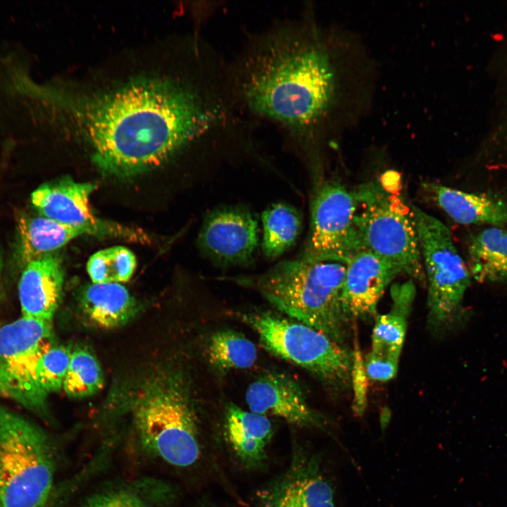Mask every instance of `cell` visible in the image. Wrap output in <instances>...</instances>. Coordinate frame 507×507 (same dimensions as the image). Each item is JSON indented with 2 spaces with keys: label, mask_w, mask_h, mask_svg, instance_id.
Here are the masks:
<instances>
[{
  "label": "cell",
  "mask_w": 507,
  "mask_h": 507,
  "mask_svg": "<svg viewBox=\"0 0 507 507\" xmlns=\"http://www.w3.org/2000/svg\"><path fill=\"white\" fill-rule=\"evenodd\" d=\"M229 67L244 115L310 156L367 115L377 77L360 37L310 9L251 35Z\"/></svg>",
  "instance_id": "6da1fadb"
},
{
  "label": "cell",
  "mask_w": 507,
  "mask_h": 507,
  "mask_svg": "<svg viewBox=\"0 0 507 507\" xmlns=\"http://www.w3.org/2000/svg\"><path fill=\"white\" fill-rule=\"evenodd\" d=\"M75 113L96 165L119 177L153 169L194 145L224 154L246 145L254 130L228 62L215 49L192 78L135 80L80 101Z\"/></svg>",
  "instance_id": "7a4b0ae2"
},
{
  "label": "cell",
  "mask_w": 507,
  "mask_h": 507,
  "mask_svg": "<svg viewBox=\"0 0 507 507\" xmlns=\"http://www.w3.org/2000/svg\"><path fill=\"white\" fill-rule=\"evenodd\" d=\"M346 265L339 261L299 258L234 281L255 289L289 318L345 345L352 318L343 300Z\"/></svg>",
  "instance_id": "3957f363"
},
{
  "label": "cell",
  "mask_w": 507,
  "mask_h": 507,
  "mask_svg": "<svg viewBox=\"0 0 507 507\" xmlns=\"http://www.w3.org/2000/svg\"><path fill=\"white\" fill-rule=\"evenodd\" d=\"M180 376L161 373L141 387L133 417L142 445L170 465L190 468L202 456L197 415Z\"/></svg>",
  "instance_id": "277c9868"
},
{
  "label": "cell",
  "mask_w": 507,
  "mask_h": 507,
  "mask_svg": "<svg viewBox=\"0 0 507 507\" xmlns=\"http://www.w3.org/2000/svg\"><path fill=\"white\" fill-rule=\"evenodd\" d=\"M399 174L387 172L379 180L355 188L356 227L363 251H370L425 283L420 244L411 207L394 191Z\"/></svg>",
  "instance_id": "5b68a950"
},
{
  "label": "cell",
  "mask_w": 507,
  "mask_h": 507,
  "mask_svg": "<svg viewBox=\"0 0 507 507\" xmlns=\"http://www.w3.org/2000/svg\"><path fill=\"white\" fill-rule=\"evenodd\" d=\"M55 461L45 432L0 405V507H47Z\"/></svg>",
  "instance_id": "8992f818"
},
{
  "label": "cell",
  "mask_w": 507,
  "mask_h": 507,
  "mask_svg": "<svg viewBox=\"0 0 507 507\" xmlns=\"http://www.w3.org/2000/svg\"><path fill=\"white\" fill-rule=\"evenodd\" d=\"M270 353L309 371L338 391L351 384L353 352L322 332L265 311L239 314Z\"/></svg>",
  "instance_id": "52a82bcc"
},
{
  "label": "cell",
  "mask_w": 507,
  "mask_h": 507,
  "mask_svg": "<svg viewBox=\"0 0 507 507\" xmlns=\"http://www.w3.org/2000/svg\"><path fill=\"white\" fill-rule=\"evenodd\" d=\"M411 207L427 280L428 322L436 330H449L464 316L472 277L448 227L418 206Z\"/></svg>",
  "instance_id": "ba28073f"
},
{
  "label": "cell",
  "mask_w": 507,
  "mask_h": 507,
  "mask_svg": "<svg viewBox=\"0 0 507 507\" xmlns=\"http://www.w3.org/2000/svg\"><path fill=\"white\" fill-rule=\"evenodd\" d=\"M52 322L21 317L0 327V394L44 415L47 395L36 368L53 344Z\"/></svg>",
  "instance_id": "9c48e42d"
},
{
  "label": "cell",
  "mask_w": 507,
  "mask_h": 507,
  "mask_svg": "<svg viewBox=\"0 0 507 507\" xmlns=\"http://www.w3.org/2000/svg\"><path fill=\"white\" fill-rule=\"evenodd\" d=\"M355 190L328 180L317 189L311 206V224L299 259L348 263L363 251L356 227Z\"/></svg>",
  "instance_id": "30bf717a"
},
{
  "label": "cell",
  "mask_w": 507,
  "mask_h": 507,
  "mask_svg": "<svg viewBox=\"0 0 507 507\" xmlns=\"http://www.w3.org/2000/svg\"><path fill=\"white\" fill-rule=\"evenodd\" d=\"M287 468L259 488L258 507H336L334 490L320 456L297 443Z\"/></svg>",
  "instance_id": "8fae6325"
},
{
  "label": "cell",
  "mask_w": 507,
  "mask_h": 507,
  "mask_svg": "<svg viewBox=\"0 0 507 507\" xmlns=\"http://www.w3.org/2000/svg\"><path fill=\"white\" fill-rule=\"evenodd\" d=\"M96 187L91 182H78L69 177H63L37 187L31 194V203L40 215L63 224L87 229L90 234L120 236L144 241L146 235L139 230L94 216L89 198Z\"/></svg>",
  "instance_id": "7c38bea8"
},
{
  "label": "cell",
  "mask_w": 507,
  "mask_h": 507,
  "mask_svg": "<svg viewBox=\"0 0 507 507\" xmlns=\"http://www.w3.org/2000/svg\"><path fill=\"white\" fill-rule=\"evenodd\" d=\"M258 243L256 218L248 208L239 206H225L209 212L197 239L201 253L224 267L251 263Z\"/></svg>",
  "instance_id": "4fadbf2b"
},
{
  "label": "cell",
  "mask_w": 507,
  "mask_h": 507,
  "mask_svg": "<svg viewBox=\"0 0 507 507\" xmlns=\"http://www.w3.org/2000/svg\"><path fill=\"white\" fill-rule=\"evenodd\" d=\"M245 399L252 412L272 415L299 427L328 431V420L308 405L299 385L285 374L265 373L249 386Z\"/></svg>",
  "instance_id": "5bb4252c"
},
{
  "label": "cell",
  "mask_w": 507,
  "mask_h": 507,
  "mask_svg": "<svg viewBox=\"0 0 507 507\" xmlns=\"http://www.w3.org/2000/svg\"><path fill=\"white\" fill-rule=\"evenodd\" d=\"M401 273L397 266L368 251L352 257L347 263L343 289V300L351 318L374 315L386 287Z\"/></svg>",
  "instance_id": "9a60e30c"
},
{
  "label": "cell",
  "mask_w": 507,
  "mask_h": 507,
  "mask_svg": "<svg viewBox=\"0 0 507 507\" xmlns=\"http://www.w3.org/2000/svg\"><path fill=\"white\" fill-rule=\"evenodd\" d=\"M63 282L61 259L55 252L24 265L18 282L22 316L52 322L61 301Z\"/></svg>",
  "instance_id": "2e32d148"
},
{
  "label": "cell",
  "mask_w": 507,
  "mask_h": 507,
  "mask_svg": "<svg viewBox=\"0 0 507 507\" xmlns=\"http://www.w3.org/2000/svg\"><path fill=\"white\" fill-rule=\"evenodd\" d=\"M273 432L266 415L246 411L232 403L227 407L225 440L234 458L244 469L256 470L265 466Z\"/></svg>",
  "instance_id": "e0dca14e"
},
{
  "label": "cell",
  "mask_w": 507,
  "mask_h": 507,
  "mask_svg": "<svg viewBox=\"0 0 507 507\" xmlns=\"http://www.w3.org/2000/svg\"><path fill=\"white\" fill-rule=\"evenodd\" d=\"M438 205L462 225L507 224V202L486 194L467 192L444 185L427 183Z\"/></svg>",
  "instance_id": "ac0fdd59"
},
{
  "label": "cell",
  "mask_w": 507,
  "mask_h": 507,
  "mask_svg": "<svg viewBox=\"0 0 507 507\" xmlns=\"http://www.w3.org/2000/svg\"><path fill=\"white\" fill-rule=\"evenodd\" d=\"M90 234L88 230L70 226L39 215H21L18 221L16 254L23 266L54 253L72 239Z\"/></svg>",
  "instance_id": "d6986e66"
},
{
  "label": "cell",
  "mask_w": 507,
  "mask_h": 507,
  "mask_svg": "<svg viewBox=\"0 0 507 507\" xmlns=\"http://www.w3.org/2000/svg\"><path fill=\"white\" fill-rule=\"evenodd\" d=\"M79 304L92 323L106 329L125 325L137 311L136 301L120 283L88 284L80 294Z\"/></svg>",
  "instance_id": "ffe728a7"
},
{
  "label": "cell",
  "mask_w": 507,
  "mask_h": 507,
  "mask_svg": "<svg viewBox=\"0 0 507 507\" xmlns=\"http://www.w3.org/2000/svg\"><path fill=\"white\" fill-rule=\"evenodd\" d=\"M176 498L170 484L145 478L104 487L75 507H172Z\"/></svg>",
  "instance_id": "44dd1931"
},
{
  "label": "cell",
  "mask_w": 507,
  "mask_h": 507,
  "mask_svg": "<svg viewBox=\"0 0 507 507\" xmlns=\"http://www.w3.org/2000/svg\"><path fill=\"white\" fill-rule=\"evenodd\" d=\"M415 293L412 281L392 287V308L389 312L376 317L371 352L399 360L406 334L407 318Z\"/></svg>",
  "instance_id": "7402d4cb"
},
{
  "label": "cell",
  "mask_w": 507,
  "mask_h": 507,
  "mask_svg": "<svg viewBox=\"0 0 507 507\" xmlns=\"http://www.w3.org/2000/svg\"><path fill=\"white\" fill-rule=\"evenodd\" d=\"M468 268L480 282L507 281V228L491 226L474 234L468 244Z\"/></svg>",
  "instance_id": "603a6c76"
},
{
  "label": "cell",
  "mask_w": 507,
  "mask_h": 507,
  "mask_svg": "<svg viewBox=\"0 0 507 507\" xmlns=\"http://www.w3.org/2000/svg\"><path fill=\"white\" fill-rule=\"evenodd\" d=\"M261 248L265 257L274 259L288 251L296 242L302 229V218L293 206L277 203L261 215Z\"/></svg>",
  "instance_id": "cb8c5ba5"
},
{
  "label": "cell",
  "mask_w": 507,
  "mask_h": 507,
  "mask_svg": "<svg viewBox=\"0 0 507 507\" xmlns=\"http://www.w3.org/2000/svg\"><path fill=\"white\" fill-rule=\"evenodd\" d=\"M208 353L210 363L223 370L249 368L257 358L255 344L232 330L214 333L209 340Z\"/></svg>",
  "instance_id": "d4e9b609"
},
{
  "label": "cell",
  "mask_w": 507,
  "mask_h": 507,
  "mask_svg": "<svg viewBox=\"0 0 507 507\" xmlns=\"http://www.w3.org/2000/svg\"><path fill=\"white\" fill-rule=\"evenodd\" d=\"M104 383L103 372L96 357L87 349L77 348L70 353L63 389L73 398H84L97 393Z\"/></svg>",
  "instance_id": "484cf974"
},
{
  "label": "cell",
  "mask_w": 507,
  "mask_h": 507,
  "mask_svg": "<svg viewBox=\"0 0 507 507\" xmlns=\"http://www.w3.org/2000/svg\"><path fill=\"white\" fill-rule=\"evenodd\" d=\"M137 266L134 254L122 246L100 250L90 256L87 271L92 283L126 282Z\"/></svg>",
  "instance_id": "4316f807"
},
{
  "label": "cell",
  "mask_w": 507,
  "mask_h": 507,
  "mask_svg": "<svg viewBox=\"0 0 507 507\" xmlns=\"http://www.w3.org/2000/svg\"><path fill=\"white\" fill-rule=\"evenodd\" d=\"M70 353V349L64 346H52L39 360L36 368L37 379L47 396L63 388Z\"/></svg>",
  "instance_id": "83f0119b"
},
{
  "label": "cell",
  "mask_w": 507,
  "mask_h": 507,
  "mask_svg": "<svg viewBox=\"0 0 507 507\" xmlns=\"http://www.w3.org/2000/svg\"><path fill=\"white\" fill-rule=\"evenodd\" d=\"M367 377L370 379L387 382L394 378L398 370L399 361L370 352L364 361Z\"/></svg>",
  "instance_id": "f1b7e54d"
},
{
  "label": "cell",
  "mask_w": 507,
  "mask_h": 507,
  "mask_svg": "<svg viewBox=\"0 0 507 507\" xmlns=\"http://www.w3.org/2000/svg\"><path fill=\"white\" fill-rule=\"evenodd\" d=\"M366 372L364 361H362L360 351L353 352V365L351 370V385L354 392L353 408L355 412L361 415L366 405Z\"/></svg>",
  "instance_id": "f546056e"
},
{
  "label": "cell",
  "mask_w": 507,
  "mask_h": 507,
  "mask_svg": "<svg viewBox=\"0 0 507 507\" xmlns=\"http://www.w3.org/2000/svg\"><path fill=\"white\" fill-rule=\"evenodd\" d=\"M3 265H3V256H2V252H1V248H0V280H1V273H2V270H3Z\"/></svg>",
  "instance_id": "4dcf8cb0"
},
{
  "label": "cell",
  "mask_w": 507,
  "mask_h": 507,
  "mask_svg": "<svg viewBox=\"0 0 507 507\" xmlns=\"http://www.w3.org/2000/svg\"><path fill=\"white\" fill-rule=\"evenodd\" d=\"M196 507H220V506L214 505L213 503H206L200 504V505L197 506Z\"/></svg>",
  "instance_id": "1f68e13d"
}]
</instances>
